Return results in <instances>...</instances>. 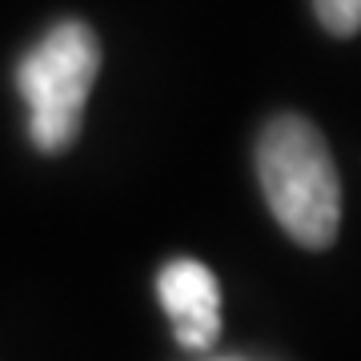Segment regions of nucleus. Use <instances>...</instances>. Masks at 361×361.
<instances>
[{
    "label": "nucleus",
    "mask_w": 361,
    "mask_h": 361,
    "mask_svg": "<svg viewBox=\"0 0 361 361\" xmlns=\"http://www.w3.org/2000/svg\"><path fill=\"white\" fill-rule=\"evenodd\" d=\"M157 297L165 305L173 334L185 349H209L221 334V293H217V277L193 257H177L169 261L161 277H157Z\"/></svg>",
    "instance_id": "3"
},
{
    "label": "nucleus",
    "mask_w": 361,
    "mask_h": 361,
    "mask_svg": "<svg viewBox=\"0 0 361 361\" xmlns=\"http://www.w3.org/2000/svg\"><path fill=\"white\" fill-rule=\"evenodd\" d=\"M101 73V40L85 20L52 25L16 65V89L28 104V141L40 153H65L80 137L85 104Z\"/></svg>",
    "instance_id": "2"
},
{
    "label": "nucleus",
    "mask_w": 361,
    "mask_h": 361,
    "mask_svg": "<svg viewBox=\"0 0 361 361\" xmlns=\"http://www.w3.org/2000/svg\"><path fill=\"white\" fill-rule=\"evenodd\" d=\"M265 205L301 249H329L341 229V177L322 129L297 113L265 121L257 137Z\"/></svg>",
    "instance_id": "1"
},
{
    "label": "nucleus",
    "mask_w": 361,
    "mask_h": 361,
    "mask_svg": "<svg viewBox=\"0 0 361 361\" xmlns=\"http://www.w3.org/2000/svg\"><path fill=\"white\" fill-rule=\"evenodd\" d=\"M313 13H317L325 32H334V37L361 32V0H313Z\"/></svg>",
    "instance_id": "4"
}]
</instances>
